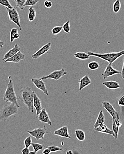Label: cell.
I'll return each instance as SVG.
<instances>
[{"instance_id":"d590c367","label":"cell","mask_w":124,"mask_h":154,"mask_svg":"<svg viewBox=\"0 0 124 154\" xmlns=\"http://www.w3.org/2000/svg\"><path fill=\"white\" fill-rule=\"evenodd\" d=\"M44 6L46 8H50L53 6V3L51 1H48V0H45L44 2Z\"/></svg>"},{"instance_id":"5b68a950","label":"cell","mask_w":124,"mask_h":154,"mask_svg":"<svg viewBox=\"0 0 124 154\" xmlns=\"http://www.w3.org/2000/svg\"><path fill=\"white\" fill-rule=\"evenodd\" d=\"M17 7H14L13 9H10L6 8V10L8 13L9 19L10 21L15 24L19 27L20 31L22 30L20 23V19L18 11L17 9Z\"/></svg>"},{"instance_id":"3957f363","label":"cell","mask_w":124,"mask_h":154,"mask_svg":"<svg viewBox=\"0 0 124 154\" xmlns=\"http://www.w3.org/2000/svg\"><path fill=\"white\" fill-rule=\"evenodd\" d=\"M88 54L90 56L97 57L101 59L107 61L109 63L113 64L116 60L124 55V50L118 52L108 53L106 54H98L89 52Z\"/></svg>"},{"instance_id":"9a60e30c","label":"cell","mask_w":124,"mask_h":154,"mask_svg":"<svg viewBox=\"0 0 124 154\" xmlns=\"http://www.w3.org/2000/svg\"><path fill=\"white\" fill-rule=\"evenodd\" d=\"M33 106L36 109L37 117L42 111V102L41 100L38 97V95L35 92H34V95H33Z\"/></svg>"},{"instance_id":"ab89813d","label":"cell","mask_w":124,"mask_h":154,"mask_svg":"<svg viewBox=\"0 0 124 154\" xmlns=\"http://www.w3.org/2000/svg\"><path fill=\"white\" fill-rule=\"evenodd\" d=\"M51 152L50 150L48 148H45V149L44 150V151H43L42 153L44 154H49Z\"/></svg>"},{"instance_id":"7402d4cb","label":"cell","mask_w":124,"mask_h":154,"mask_svg":"<svg viewBox=\"0 0 124 154\" xmlns=\"http://www.w3.org/2000/svg\"><path fill=\"white\" fill-rule=\"evenodd\" d=\"M74 57L76 58L81 60H86L88 59L90 56L88 54L82 52H78L75 53L74 54Z\"/></svg>"},{"instance_id":"8fae6325","label":"cell","mask_w":124,"mask_h":154,"mask_svg":"<svg viewBox=\"0 0 124 154\" xmlns=\"http://www.w3.org/2000/svg\"><path fill=\"white\" fill-rule=\"evenodd\" d=\"M51 45V43L48 42L45 44V45L43 46L36 53L32 55L31 57L32 59H38L40 57L42 56L44 54H46L50 49Z\"/></svg>"},{"instance_id":"30bf717a","label":"cell","mask_w":124,"mask_h":154,"mask_svg":"<svg viewBox=\"0 0 124 154\" xmlns=\"http://www.w3.org/2000/svg\"><path fill=\"white\" fill-rule=\"evenodd\" d=\"M111 63H109L105 68V71L102 73V76L104 80H106L108 77H110L117 74H121V72L116 69L112 66Z\"/></svg>"},{"instance_id":"603a6c76","label":"cell","mask_w":124,"mask_h":154,"mask_svg":"<svg viewBox=\"0 0 124 154\" xmlns=\"http://www.w3.org/2000/svg\"><path fill=\"white\" fill-rule=\"evenodd\" d=\"M36 16V12L35 9L30 6L29 9L28 19L30 22H32L34 20Z\"/></svg>"},{"instance_id":"7c38bea8","label":"cell","mask_w":124,"mask_h":154,"mask_svg":"<svg viewBox=\"0 0 124 154\" xmlns=\"http://www.w3.org/2000/svg\"><path fill=\"white\" fill-rule=\"evenodd\" d=\"M38 120L42 123H46L49 125H52V122L49 118L48 112L45 109H42L38 116Z\"/></svg>"},{"instance_id":"ffe728a7","label":"cell","mask_w":124,"mask_h":154,"mask_svg":"<svg viewBox=\"0 0 124 154\" xmlns=\"http://www.w3.org/2000/svg\"><path fill=\"white\" fill-rule=\"evenodd\" d=\"M102 85L110 89H116L120 88V85L116 81H106L102 83Z\"/></svg>"},{"instance_id":"2e32d148","label":"cell","mask_w":124,"mask_h":154,"mask_svg":"<svg viewBox=\"0 0 124 154\" xmlns=\"http://www.w3.org/2000/svg\"><path fill=\"white\" fill-rule=\"evenodd\" d=\"M78 82L79 84V91H81L84 88L91 84L92 83V81L88 75H86L83 76L82 78L79 79Z\"/></svg>"},{"instance_id":"8992f818","label":"cell","mask_w":124,"mask_h":154,"mask_svg":"<svg viewBox=\"0 0 124 154\" xmlns=\"http://www.w3.org/2000/svg\"><path fill=\"white\" fill-rule=\"evenodd\" d=\"M27 132L31 135V136L34 137L37 140H44L45 134L48 133L45 126L42 128H37L33 130L27 131Z\"/></svg>"},{"instance_id":"4fadbf2b","label":"cell","mask_w":124,"mask_h":154,"mask_svg":"<svg viewBox=\"0 0 124 154\" xmlns=\"http://www.w3.org/2000/svg\"><path fill=\"white\" fill-rule=\"evenodd\" d=\"M54 135L55 136H59L60 137L68 138V139L71 138L69 133L68 127L67 126L61 127L60 128L55 131Z\"/></svg>"},{"instance_id":"60d3db41","label":"cell","mask_w":124,"mask_h":154,"mask_svg":"<svg viewBox=\"0 0 124 154\" xmlns=\"http://www.w3.org/2000/svg\"><path fill=\"white\" fill-rule=\"evenodd\" d=\"M121 75H122V78L124 79V58L123 60V66L122 69V71H121Z\"/></svg>"},{"instance_id":"e575fe53","label":"cell","mask_w":124,"mask_h":154,"mask_svg":"<svg viewBox=\"0 0 124 154\" xmlns=\"http://www.w3.org/2000/svg\"><path fill=\"white\" fill-rule=\"evenodd\" d=\"M113 131L115 134V139L117 140L118 138V131H119V128L116 126L114 122H113L112 124Z\"/></svg>"},{"instance_id":"d4e9b609","label":"cell","mask_w":124,"mask_h":154,"mask_svg":"<svg viewBox=\"0 0 124 154\" xmlns=\"http://www.w3.org/2000/svg\"><path fill=\"white\" fill-rule=\"evenodd\" d=\"M88 67L89 69L94 71L98 69L99 68L100 65L97 61H92L88 63Z\"/></svg>"},{"instance_id":"836d02e7","label":"cell","mask_w":124,"mask_h":154,"mask_svg":"<svg viewBox=\"0 0 124 154\" xmlns=\"http://www.w3.org/2000/svg\"><path fill=\"white\" fill-rule=\"evenodd\" d=\"M48 148L50 150L51 152H53L62 151L63 150V148L59 147V146H48Z\"/></svg>"},{"instance_id":"74e56055","label":"cell","mask_w":124,"mask_h":154,"mask_svg":"<svg viewBox=\"0 0 124 154\" xmlns=\"http://www.w3.org/2000/svg\"><path fill=\"white\" fill-rule=\"evenodd\" d=\"M112 121L113 122H114L116 126L118 127V128H121V127L122 126V122L120 121V119H119V120H115V121H114V120H112Z\"/></svg>"},{"instance_id":"6da1fadb","label":"cell","mask_w":124,"mask_h":154,"mask_svg":"<svg viewBox=\"0 0 124 154\" xmlns=\"http://www.w3.org/2000/svg\"><path fill=\"white\" fill-rule=\"evenodd\" d=\"M35 91L29 87L22 89L20 92L17 100L23 103L31 112H33V97Z\"/></svg>"},{"instance_id":"277c9868","label":"cell","mask_w":124,"mask_h":154,"mask_svg":"<svg viewBox=\"0 0 124 154\" xmlns=\"http://www.w3.org/2000/svg\"><path fill=\"white\" fill-rule=\"evenodd\" d=\"M18 108L14 103L5 104L0 110V122L5 121L10 116L18 113Z\"/></svg>"},{"instance_id":"f1b7e54d","label":"cell","mask_w":124,"mask_h":154,"mask_svg":"<svg viewBox=\"0 0 124 154\" xmlns=\"http://www.w3.org/2000/svg\"><path fill=\"white\" fill-rule=\"evenodd\" d=\"M0 5L10 9H13L14 7L11 5L9 0H0Z\"/></svg>"},{"instance_id":"7bdbcfd3","label":"cell","mask_w":124,"mask_h":154,"mask_svg":"<svg viewBox=\"0 0 124 154\" xmlns=\"http://www.w3.org/2000/svg\"><path fill=\"white\" fill-rule=\"evenodd\" d=\"M4 43L0 40V48H2L3 47L4 45Z\"/></svg>"},{"instance_id":"ac0fdd59","label":"cell","mask_w":124,"mask_h":154,"mask_svg":"<svg viewBox=\"0 0 124 154\" xmlns=\"http://www.w3.org/2000/svg\"><path fill=\"white\" fill-rule=\"evenodd\" d=\"M94 130H95V131H97V132L109 134V135H111V136L115 137V134L113 130H111L104 124L101 125L100 126L98 127V128L94 129Z\"/></svg>"},{"instance_id":"d6a6232c","label":"cell","mask_w":124,"mask_h":154,"mask_svg":"<svg viewBox=\"0 0 124 154\" xmlns=\"http://www.w3.org/2000/svg\"><path fill=\"white\" fill-rule=\"evenodd\" d=\"M24 145L25 147H29L31 145L32 143V136H29L28 137H27L25 140H24Z\"/></svg>"},{"instance_id":"4316f807","label":"cell","mask_w":124,"mask_h":154,"mask_svg":"<svg viewBox=\"0 0 124 154\" xmlns=\"http://www.w3.org/2000/svg\"><path fill=\"white\" fill-rule=\"evenodd\" d=\"M26 0H15L16 7L19 8L20 10H23L24 9V5L26 3Z\"/></svg>"},{"instance_id":"7a4b0ae2","label":"cell","mask_w":124,"mask_h":154,"mask_svg":"<svg viewBox=\"0 0 124 154\" xmlns=\"http://www.w3.org/2000/svg\"><path fill=\"white\" fill-rule=\"evenodd\" d=\"M9 83L7 85L6 90L3 95V99L6 102H10L15 104L18 108H20L19 103L17 102V97L16 94L14 87V83L11 79V76H9Z\"/></svg>"},{"instance_id":"ee69618b","label":"cell","mask_w":124,"mask_h":154,"mask_svg":"<svg viewBox=\"0 0 124 154\" xmlns=\"http://www.w3.org/2000/svg\"><path fill=\"white\" fill-rule=\"evenodd\" d=\"M74 153L71 150H69V151H67L66 154H73Z\"/></svg>"},{"instance_id":"f6af8a7d","label":"cell","mask_w":124,"mask_h":154,"mask_svg":"<svg viewBox=\"0 0 124 154\" xmlns=\"http://www.w3.org/2000/svg\"><path fill=\"white\" fill-rule=\"evenodd\" d=\"M29 154H37L34 151H33V152H30Z\"/></svg>"},{"instance_id":"1f68e13d","label":"cell","mask_w":124,"mask_h":154,"mask_svg":"<svg viewBox=\"0 0 124 154\" xmlns=\"http://www.w3.org/2000/svg\"><path fill=\"white\" fill-rule=\"evenodd\" d=\"M39 0H26L24 6H33L36 5Z\"/></svg>"},{"instance_id":"f546056e","label":"cell","mask_w":124,"mask_h":154,"mask_svg":"<svg viewBox=\"0 0 124 154\" xmlns=\"http://www.w3.org/2000/svg\"><path fill=\"white\" fill-rule=\"evenodd\" d=\"M62 30V27L60 26H57L54 27L52 29V33L53 35H56L59 34Z\"/></svg>"},{"instance_id":"f35d334b","label":"cell","mask_w":124,"mask_h":154,"mask_svg":"<svg viewBox=\"0 0 124 154\" xmlns=\"http://www.w3.org/2000/svg\"><path fill=\"white\" fill-rule=\"evenodd\" d=\"M30 151L28 147H25V148H23L21 151V152L23 154H29Z\"/></svg>"},{"instance_id":"52a82bcc","label":"cell","mask_w":124,"mask_h":154,"mask_svg":"<svg viewBox=\"0 0 124 154\" xmlns=\"http://www.w3.org/2000/svg\"><path fill=\"white\" fill-rule=\"evenodd\" d=\"M102 107L110 114L112 117V120H117L120 119L119 113L115 109L114 107L109 102L105 101L102 102Z\"/></svg>"},{"instance_id":"d6986e66","label":"cell","mask_w":124,"mask_h":154,"mask_svg":"<svg viewBox=\"0 0 124 154\" xmlns=\"http://www.w3.org/2000/svg\"><path fill=\"white\" fill-rule=\"evenodd\" d=\"M105 121V117L103 113V111L101 110L99 113L98 115V118L96 119L95 123L94 125V129L98 128V127L100 126L101 125L104 124Z\"/></svg>"},{"instance_id":"cb8c5ba5","label":"cell","mask_w":124,"mask_h":154,"mask_svg":"<svg viewBox=\"0 0 124 154\" xmlns=\"http://www.w3.org/2000/svg\"><path fill=\"white\" fill-rule=\"evenodd\" d=\"M121 8V2L120 0H116L113 5V10L115 14L118 13Z\"/></svg>"},{"instance_id":"8d00e7d4","label":"cell","mask_w":124,"mask_h":154,"mask_svg":"<svg viewBox=\"0 0 124 154\" xmlns=\"http://www.w3.org/2000/svg\"><path fill=\"white\" fill-rule=\"evenodd\" d=\"M118 106H124V95L121 97L118 101Z\"/></svg>"},{"instance_id":"e0dca14e","label":"cell","mask_w":124,"mask_h":154,"mask_svg":"<svg viewBox=\"0 0 124 154\" xmlns=\"http://www.w3.org/2000/svg\"><path fill=\"white\" fill-rule=\"evenodd\" d=\"M20 47L18 45L16 44L13 48L10 49L5 54L2 60H5V61L6 60L14 56L15 54H16L17 53H18L19 51H20Z\"/></svg>"},{"instance_id":"83f0119b","label":"cell","mask_w":124,"mask_h":154,"mask_svg":"<svg viewBox=\"0 0 124 154\" xmlns=\"http://www.w3.org/2000/svg\"><path fill=\"white\" fill-rule=\"evenodd\" d=\"M70 23V20H68L62 26V30H63L65 32L68 33V34H69L70 32L71 28Z\"/></svg>"},{"instance_id":"44dd1931","label":"cell","mask_w":124,"mask_h":154,"mask_svg":"<svg viewBox=\"0 0 124 154\" xmlns=\"http://www.w3.org/2000/svg\"><path fill=\"white\" fill-rule=\"evenodd\" d=\"M75 135L77 140L80 141H84L85 139V133L82 129H76L75 131Z\"/></svg>"},{"instance_id":"9c48e42d","label":"cell","mask_w":124,"mask_h":154,"mask_svg":"<svg viewBox=\"0 0 124 154\" xmlns=\"http://www.w3.org/2000/svg\"><path fill=\"white\" fill-rule=\"evenodd\" d=\"M31 82H32L37 88L41 90L44 92L46 96H48V90L46 88L45 83L43 80H41L38 78H31Z\"/></svg>"},{"instance_id":"5bb4252c","label":"cell","mask_w":124,"mask_h":154,"mask_svg":"<svg viewBox=\"0 0 124 154\" xmlns=\"http://www.w3.org/2000/svg\"><path fill=\"white\" fill-rule=\"evenodd\" d=\"M26 55L20 51L17 53L13 57L5 60V62H13V63H19L21 60L25 58Z\"/></svg>"},{"instance_id":"ba28073f","label":"cell","mask_w":124,"mask_h":154,"mask_svg":"<svg viewBox=\"0 0 124 154\" xmlns=\"http://www.w3.org/2000/svg\"><path fill=\"white\" fill-rule=\"evenodd\" d=\"M67 74V72L64 69V68H62L60 70H55L53 72L49 75L45 76H43L41 77L39 79L41 80H45L47 79H52L56 81H58L60 80L61 77H63L64 75H66Z\"/></svg>"},{"instance_id":"484cf974","label":"cell","mask_w":124,"mask_h":154,"mask_svg":"<svg viewBox=\"0 0 124 154\" xmlns=\"http://www.w3.org/2000/svg\"><path fill=\"white\" fill-rule=\"evenodd\" d=\"M31 146L36 154L37 153L38 151L43 149L44 147H45L44 146L42 145V144H40V143H32Z\"/></svg>"},{"instance_id":"4dcf8cb0","label":"cell","mask_w":124,"mask_h":154,"mask_svg":"<svg viewBox=\"0 0 124 154\" xmlns=\"http://www.w3.org/2000/svg\"><path fill=\"white\" fill-rule=\"evenodd\" d=\"M18 32V30L17 28H13L11 29L10 32V42H13L15 41L14 36L15 35L16 33Z\"/></svg>"},{"instance_id":"b9f144b4","label":"cell","mask_w":124,"mask_h":154,"mask_svg":"<svg viewBox=\"0 0 124 154\" xmlns=\"http://www.w3.org/2000/svg\"><path fill=\"white\" fill-rule=\"evenodd\" d=\"M20 36V35L19 33H18V32L16 33L15 35L14 36V40H17V39H18V38H19Z\"/></svg>"}]
</instances>
